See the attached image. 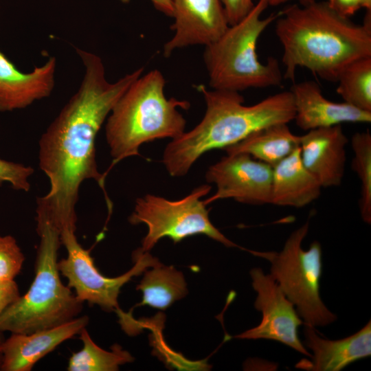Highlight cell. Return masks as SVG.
<instances>
[{
  "mask_svg": "<svg viewBox=\"0 0 371 371\" xmlns=\"http://www.w3.org/2000/svg\"><path fill=\"white\" fill-rule=\"evenodd\" d=\"M86 315L61 325L29 334L11 333L1 346V371H30L33 366L60 344L87 326Z\"/></svg>",
  "mask_w": 371,
  "mask_h": 371,
  "instance_id": "5bb4252c",
  "label": "cell"
},
{
  "mask_svg": "<svg viewBox=\"0 0 371 371\" xmlns=\"http://www.w3.org/2000/svg\"><path fill=\"white\" fill-rule=\"evenodd\" d=\"M273 167L245 153L227 154L210 166L207 183L216 191L203 201L207 205L217 200L232 199L250 205L270 203Z\"/></svg>",
  "mask_w": 371,
  "mask_h": 371,
  "instance_id": "8fae6325",
  "label": "cell"
},
{
  "mask_svg": "<svg viewBox=\"0 0 371 371\" xmlns=\"http://www.w3.org/2000/svg\"><path fill=\"white\" fill-rule=\"evenodd\" d=\"M300 136L291 132L288 124L278 123L263 127L225 148L227 154L245 153L271 167L300 147Z\"/></svg>",
  "mask_w": 371,
  "mask_h": 371,
  "instance_id": "d6986e66",
  "label": "cell"
},
{
  "mask_svg": "<svg viewBox=\"0 0 371 371\" xmlns=\"http://www.w3.org/2000/svg\"><path fill=\"white\" fill-rule=\"evenodd\" d=\"M56 59L49 57L30 72H23L0 51V111L27 107L49 97L55 86Z\"/></svg>",
  "mask_w": 371,
  "mask_h": 371,
  "instance_id": "2e32d148",
  "label": "cell"
},
{
  "mask_svg": "<svg viewBox=\"0 0 371 371\" xmlns=\"http://www.w3.org/2000/svg\"><path fill=\"white\" fill-rule=\"evenodd\" d=\"M75 232L65 231L60 234L61 244L67 255L58 261V269L80 301L97 304L106 311H120L117 298L122 287L133 276L160 263L140 247L133 254L135 264L130 270L117 277H106L95 267L89 250L78 243Z\"/></svg>",
  "mask_w": 371,
  "mask_h": 371,
  "instance_id": "9c48e42d",
  "label": "cell"
},
{
  "mask_svg": "<svg viewBox=\"0 0 371 371\" xmlns=\"http://www.w3.org/2000/svg\"><path fill=\"white\" fill-rule=\"evenodd\" d=\"M79 335L82 348L70 357L69 371H115L121 365L134 361L133 357L118 344L112 346L111 351L98 346L85 328Z\"/></svg>",
  "mask_w": 371,
  "mask_h": 371,
  "instance_id": "44dd1931",
  "label": "cell"
},
{
  "mask_svg": "<svg viewBox=\"0 0 371 371\" xmlns=\"http://www.w3.org/2000/svg\"><path fill=\"white\" fill-rule=\"evenodd\" d=\"M337 93L344 102L371 112V56L356 59L339 74Z\"/></svg>",
  "mask_w": 371,
  "mask_h": 371,
  "instance_id": "7402d4cb",
  "label": "cell"
},
{
  "mask_svg": "<svg viewBox=\"0 0 371 371\" xmlns=\"http://www.w3.org/2000/svg\"><path fill=\"white\" fill-rule=\"evenodd\" d=\"M211 188L210 185H201L177 201L150 194L137 198L128 221L132 225L144 223L148 227L142 249L148 251L164 237L177 243L196 234H204L227 247H240L210 220L209 211L201 198L207 195Z\"/></svg>",
  "mask_w": 371,
  "mask_h": 371,
  "instance_id": "ba28073f",
  "label": "cell"
},
{
  "mask_svg": "<svg viewBox=\"0 0 371 371\" xmlns=\"http://www.w3.org/2000/svg\"><path fill=\"white\" fill-rule=\"evenodd\" d=\"M308 229L307 221L291 233L278 252L246 250L271 263L270 275L293 304L304 324L324 326L334 322L337 316L328 310L320 296V243L313 242L308 250L302 247Z\"/></svg>",
  "mask_w": 371,
  "mask_h": 371,
  "instance_id": "52a82bcc",
  "label": "cell"
},
{
  "mask_svg": "<svg viewBox=\"0 0 371 371\" xmlns=\"http://www.w3.org/2000/svg\"><path fill=\"white\" fill-rule=\"evenodd\" d=\"M291 0H268L269 6H277L288 2ZM300 5H307L315 2L317 0H296Z\"/></svg>",
  "mask_w": 371,
  "mask_h": 371,
  "instance_id": "f546056e",
  "label": "cell"
},
{
  "mask_svg": "<svg viewBox=\"0 0 371 371\" xmlns=\"http://www.w3.org/2000/svg\"><path fill=\"white\" fill-rule=\"evenodd\" d=\"M173 36L163 48L165 57L178 49L205 46L217 40L229 26L221 0H172Z\"/></svg>",
  "mask_w": 371,
  "mask_h": 371,
  "instance_id": "7c38bea8",
  "label": "cell"
},
{
  "mask_svg": "<svg viewBox=\"0 0 371 371\" xmlns=\"http://www.w3.org/2000/svg\"><path fill=\"white\" fill-rule=\"evenodd\" d=\"M84 67L80 85L39 140V167L48 177V193L36 202L37 225L48 223L60 234L76 229V205L82 183L95 181L103 190L109 214L112 202L106 175L98 171L95 139L113 106L143 73L139 68L113 82L107 80L102 58L76 48Z\"/></svg>",
  "mask_w": 371,
  "mask_h": 371,
  "instance_id": "6da1fadb",
  "label": "cell"
},
{
  "mask_svg": "<svg viewBox=\"0 0 371 371\" xmlns=\"http://www.w3.org/2000/svg\"><path fill=\"white\" fill-rule=\"evenodd\" d=\"M322 188L304 166L299 147L273 167L270 203L302 207L317 199Z\"/></svg>",
  "mask_w": 371,
  "mask_h": 371,
  "instance_id": "ac0fdd59",
  "label": "cell"
},
{
  "mask_svg": "<svg viewBox=\"0 0 371 371\" xmlns=\"http://www.w3.org/2000/svg\"><path fill=\"white\" fill-rule=\"evenodd\" d=\"M326 2L337 14L348 18L362 8L361 0H328Z\"/></svg>",
  "mask_w": 371,
  "mask_h": 371,
  "instance_id": "83f0119b",
  "label": "cell"
},
{
  "mask_svg": "<svg viewBox=\"0 0 371 371\" xmlns=\"http://www.w3.org/2000/svg\"><path fill=\"white\" fill-rule=\"evenodd\" d=\"M250 276L252 286L257 293L254 306L261 311L262 320L257 326L234 337L277 341L311 357V353L306 349L298 336V328L304 324V322L293 304L273 277L265 274L262 269H252Z\"/></svg>",
  "mask_w": 371,
  "mask_h": 371,
  "instance_id": "30bf717a",
  "label": "cell"
},
{
  "mask_svg": "<svg viewBox=\"0 0 371 371\" xmlns=\"http://www.w3.org/2000/svg\"><path fill=\"white\" fill-rule=\"evenodd\" d=\"M122 3H127L131 0H120ZM154 7L164 14L172 17L173 7L172 0H150Z\"/></svg>",
  "mask_w": 371,
  "mask_h": 371,
  "instance_id": "f1b7e54d",
  "label": "cell"
},
{
  "mask_svg": "<svg viewBox=\"0 0 371 371\" xmlns=\"http://www.w3.org/2000/svg\"><path fill=\"white\" fill-rule=\"evenodd\" d=\"M348 139L341 124L308 131L300 135V157L322 188L341 184Z\"/></svg>",
  "mask_w": 371,
  "mask_h": 371,
  "instance_id": "4fadbf2b",
  "label": "cell"
},
{
  "mask_svg": "<svg viewBox=\"0 0 371 371\" xmlns=\"http://www.w3.org/2000/svg\"><path fill=\"white\" fill-rule=\"evenodd\" d=\"M362 8L366 10H371V0H361Z\"/></svg>",
  "mask_w": 371,
  "mask_h": 371,
  "instance_id": "4dcf8cb0",
  "label": "cell"
},
{
  "mask_svg": "<svg viewBox=\"0 0 371 371\" xmlns=\"http://www.w3.org/2000/svg\"><path fill=\"white\" fill-rule=\"evenodd\" d=\"M354 153L352 168L360 180L359 210L364 222L371 223V134L369 130L355 133L351 139Z\"/></svg>",
  "mask_w": 371,
  "mask_h": 371,
  "instance_id": "603a6c76",
  "label": "cell"
},
{
  "mask_svg": "<svg viewBox=\"0 0 371 371\" xmlns=\"http://www.w3.org/2000/svg\"><path fill=\"white\" fill-rule=\"evenodd\" d=\"M19 286L14 280H0V315L20 296Z\"/></svg>",
  "mask_w": 371,
  "mask_h": 371,
  "instance_id": "4316f807",
  "label": "cell"
},
{
  "mask_svg": "<svg viewBox=\"0 0 371 371\" xmlns=\"http://www.w3.org/2000/svg\"><path fill=\"white\" fill-rule=\"evenodd\" d=\"M40 238L35 276L29 289L0 315V331L29 334L51 328L78 317L80 301L60 277L59 232L48 223L37 225Z\"/></svg>",
  "mask_w": 371,
  "mask_h": 371,
  "instance_id": "5b68a950",
  "label": "cell"
},
{
  "mask_svg": "<svg viewBox=\"0 0 371 371\" xmlns=\"http://www.w3.org/2000/svg\"><path fill=\"white\" fill-rule=\"evenodd\" d=\"M229 25L244 19L253 9V0H221Z\"/></svg>",
  "mask_w": 371,
  "mask_h": 371,
  "instance_id": "484cf974",
  "label": "cell"
},
{
  "mask_svg": "<svg viewBox=\"0 0 371 371\" xmlns=\"http://www.w3.org/2000/svg\"><path fill=\"white\" fill-rule=\"evenodd\" d=\"M34 168L22 164L6 161L0 158V186L9 183L16 190L29 191V178Z\"/></svg>",
  "mask_w": 371,
  "mask_h": 371,
  "instance_id": "d4e9b609",
  "label": "cell"
},
{
  "mask_svg": "<svg viewBox=\"0 0 371 371\" xmlns=\"http://www.w3.org/2000/svg\"><path fill=\"white\" fill-rule=\"evenodd\" d=\"M166 80L157 69L142 74L133 81L113 106L106 120L105 135L112 157L108 172L129 157L139 155L144 143L175 139L185 132L186 120L179 108L190 103L164 93Z\"/></svg>",
  "mask_w": 371,
  "mask_h": 371,
  "instance_id": "277c9868",
  "label": "cell"
},
{
  "mask_svg": "<svg viewBox=\"0 0 371 371\" xmlns=\"http://www.w3.org/2000/svg\"><path fill=\"white\" fill-rule=\"evenodd\" d=\"M268 6V0H258L244 19L229 25L217 40L205 46L203 60L212 89L239 92L282 84L278 60L269 57L263 63L256 52L260 35L279 15L272 13L262 19Z\"/></svg>",
  "mask_w": 371,
  "mask_h": 371,
  "instance_id": "8992f818",
  "label": "cell"
},
{
  "mask_svg": "<svg viewBox=\"0 0 371 371\" xmlns=\"http://www.w3.org/2000/svg\"><path fill=\"white\" fill-rule=\"evenodd\" d=\"M203 95L206 110L192 130L171 139L166 146L162 162L172 177L186 175L204 153L234 145L267 126L289 123L295 116L291 91L268 96L250 106L244 104L237 91L208 90L197 87Z\"/></svg>",
  "mask_w": 371,
  "mask_h": 371,
  "instance_id": "3957f363",
  "label": "cell"
},
{
  "mask_svg": "<svg viewBox=\"0 0 371 371\" xmlns=\"http://www.w3.org/2000/svg\"><path fill=\"white\" fill-rule=\"evenodd\" d=\"M4 339H5V338H4L3 335V332L0 331V370H1V361H2V355H1V344H2Z\"/></svg>",
  "mask_w": 371,
  "mask_h": 371,
  "instance_id": "1f68e13d",
  "label": "cell"
},
{
  "mask_svg": "<svg viewBox=\"0 0 371 371\" xmlns=\"http://www.w3.org/2000/svg\"><path fill=\"white\" fill-rule=\"evenodd\" d=\"M24 260V254L15 238L10 235H0V280H14Z\"/></svg>",
  "mask_w": 371,
  "mask_h": 371,
  "instance_id": "cb8c5ba5",
  "label": "cell"
},
{
  "mask_svg": "<svg viewBox=\"0 0 371 371\" xmlns=\"http://www.w3.org/2000/svg\"><path fill=\"white\" fill-rule=\"evenodd\" d=\"M145 272L136 287L142 292L143 299L135 306L148 305L165 310L175 301L185 297L188 293L183 273L174 267L159 263Z\"/></svg>",
  "mask_w": 371,
  "mask_h": 371,
  "instance_id": "ffe728a7",
  "label": "cell"
},
{
  "mask_svg": "<svg viewBox=\"0 0 371 371\" xmlns=\"http://www.w3.org/2000/svg\"><path fill=\"white\" fill-rule=\"evenodd\" d=\"M296 125L304 131L328 127L344 122H371V112L357 109L345 102L326 99L317 83L306 80L291 88Z\"/></svg>",
  "mask_w": 371,
  "mask_h": 371,
  "instance_id": "9a60e30c",
  "label": "cell"
},
{
  "mask_svg": "<svg viewBox=\"0 0 371 371\" xmlns=\"http://www.w3.org/2000/svg\"><path fill=\"white\" fill-rule=\"evenodd\" d=\"M275 33L283 48V78L294 82L298 67L336 82L352 61L371 56V10L363 24L339 15L326 1L293 4L279 12Z\"/></svg>",
  "mask_w": 371,
  "mask_h": 371,
  "instance_id": "7a4b0ae2",
  "label": "cell"
},
{
  "mask_svg": "<svg viewBox=\"0 0 371 371\" xmlns=\"http://www.w3.org/2000/svg\"><path fill=\"white\" fill-rule=\"evenodd\" d=\"M303 345L313 352L311 359H303L295 367L308 371H339L349 364L370 356V320L356 333L341 339L322 337L315 327L304 324Z\"/></svg>",
  "mask_w": 371,
  "mask_h": 371,
  "instance_id": "e0dca14e",
  "label": "cell"
}]
</instances>
